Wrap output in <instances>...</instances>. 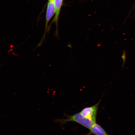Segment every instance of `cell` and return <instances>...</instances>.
<instances>
[{"instance_id":"6da1fadb","label":"cell","mask_w":135,"mask_h":135,"mask_svg":"<svg viewBox=\"0 0 135 135\" xmlns=\"http://www.w3.org/2000/svg\"><path fill=\"white\" fill-rule=\"evenodd\" d=\"M65 116H66L65 119H56L55 120V122L61 125H64L70 122H75L89 129L96 123L84 117L80 112L71 115H65Z\"/></svg>"},{"instance_id":"7a4b0ae2","label":"cell","mask_w":135,"mask_h":135,"mask_svg":"<svg viewBox=\"0 0 135 135\" xmlns=\"http://www.w3.org/2000/svg\"><path fill=\"white\" fill-rule=\"evenodd\" d=\"M55 9L54 0H48L47 3V8L46 12V17H45V29L44 33L40 43L37 45L36 48L41 47L43 42L45 40L46 32L48 29V25L49 22L55 14Z\"/></svg>"},{"instance_id":"3957f363","label":"cell","mask_w":135,"mask_h":135,"mask_svg":"<svg viewBox=\"0 0 135 135\" xmlns=\"http://www.w3.org/2000/svg\"><path fill=\"white\" fill-rule=\"evenodd\" d=\"M54 1L55 9V17L50 24L48 26L47 32L48 33L49 32L52 24L53 23H55L56 26L55 35L56 37L59 39L58 21L61 9L63 4V0H54Z\"/></svg>"},{"instance_id":"277c9868","label":"cell","mask_w":135,"mask_h":135,"mask_svg":"<svg viewBox=\"0 0 135 135\" xmlns=\"http://www.w3.org/2000/svg\"><path fill=\"white\" fill-rule=\"evenodd\" d=\"M100 100L93 106L84 108L80 112L84 117L96 122L98 109Z\"/></svg>"},{"instance_id":"5b68a950","label":"cell","mask_w":135,"mask_h":135,"mask_svg":"<svg viewBox=\"0 0 135 135\" xmlns=\"http://www.w3.org/2000/svg\"><path fill=\"white\" fill-rule=\"evenodd\" d=\"M89 130V132L84 135H109L100 125L96 123Z\"/></svg>"}]
</instances>
